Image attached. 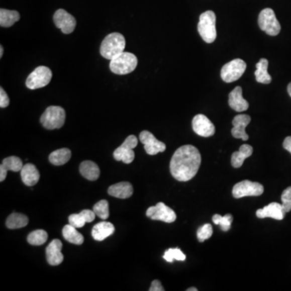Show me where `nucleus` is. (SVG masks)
I'll use <instances>...</instances> for the list:
<instances>
[{"label": "nucleus", "instance_id": "423d86ee", "mask_svg": "<svg viewBox=\"0 0 291 291\" xmlns=\"http://www.w3.org/2000/svg\"><path fill=\"white\" fill-rule=\"evenodd\" d=\"M259 27L269 36H277L281 31V25L277 21L274 11L265 9L260 12L258 17Z\"/></svg>", "mask_w": 291, "mask_h": 291}, {"label": "nucleus", "instance_id": "4c0bfd02", "mask_svg": "<svg viewBox=\"0 0 291 291\" xmlns=\"http://www.w3.org/2000/svg\"><path fill=\"white\" fill-rule=\"evenodd\" d=\"M150 291H164V288L162 285L161 282L159 280H155L151 283V287L149 289Z\"/></svg>", "mask_w": 291, "mask_h": 291}, {"label": "nucleus", "instance_id": "bb28decb", "mask_svg": "<svg viewBox=\"0 0 291 291\" xmlns=\"http://www.w3.org/2000/svg\"><path fill=\"white\" fill-rule=\"evenodd\" d=\"M62 235H63L65 240L70 244L81 245L84 241L83 235L77 231L76 227H73L70 224L66 225L63 227Z\"/></svg>", "mask_w": 291, "mask_h": 291}, {"label": "nucleus", "instance_id": "f8f14e48", "mask_svg": "<svg viewBox=\"0 0 291 291\" xmlns=\"http://www.w3.org/2000/svg\"><path fill=\"white\" fill-rule=\"evenodd\" d=\"M139 140L144 145L145 151L148 155H157L158 153L163 152L166 150V145L158 140L147 130H143L140 133Z\"/></svg>", "mask_w": 291, "mask_h": 291}, {"label": "nucleus", "instance_id": "5701e85b", "mask_svg": "<svg viewBox=\"0 0 291 291\" xmlns=\"http://www.w3.org/2000/svg\"><path fill=\"white\" fill-rule=\"evenodd\" d=\"M21 175L22 181L25 185H35L39 181V171L33 163H27L24 165L21 171Z\"/></svg>", "mask_w": 291, "mask_h": 291}, {"label": "nucleus", "instance_id": "b1692460", "mask_svg": "<svg viewBox=\"0 0 291 291\" xmlns=\"http://www.w3.org/2000/svg\"><path fill=\"white\" fill-rule=\"evenodd\" d=\"M79 172L87 180H96L101 175L99 167L96 163L90 160H86L81 163L79 166Z\"/></svg>", "mask_w": 291, "mask_h": 291}, {"label": "nucleus", "instance_id": "2eb2a0df", "mask_svg": "<svg viewBox=\"0 0 291 291\" xmlns=\"http://www.w3.org/2000/svg\"><path fill=\"white\" fill-rule=\"evenodd\" d=\"M251 122V117L247 114H239L234 118L232 121L233 128L231 130V134L236 139H241L242 140L247 141L248 139V134L246 133L245 129Z\"/></svg>", "mask_w": 291, "mask_h": 291}, {"label": "nucleus", "instance_id": "c756f323", "mask_svg": "<svg viewBox=\"0 0 291 291\" xmlns=\"http://www.w3.org/2000/svg\"><path fill=\"white\" fill-rule=\"evenodd\" d=\"M21 18L20 13L17 11L7 10L2 9L0 10V25L1 27H11Z\"/></svg>", "mask_w": 291, "mask_h": 291}, {"label": "nucleus", "instance_id": "39448f33", "mask_svg": "<svg viewBox=\"0 0 291 291\" xmlns=\"http://www.w3.org/2000/svg\"><path fill=\"white\" fill-rule=\"evenodd\" d=\"M66 120V112L60 106H50L41 117V123L47 130L62 128Z\"/></svg>", "mask_w": 291, "mask_h": 291}, {"label": "nucleus", "instance_id": "e433bc0d", "mask_svg": "<svg viewBox=\"0 0 291 291\" xmlns=\"http://www.w3.org/2000/svg\"><path fill=\"white\" fill-rule=\"evenodd\" d=\"M10 99L3 87L0 88V107L6 108L9 106Z\"/></svg>", "mask_w": 291, "mask_h": 291}, {"label": "nucleus", "instance_id": "4be33fe9", "mask_svg": "<svg viewBox=\"0 0 291 291\" xmlns=\"http://www.w3.org/2000/svg\"><path fill=\"white\" fill-rule=\"evenodd\" d=\"M95 212L90 210H83L79 214H73L69 216V223L76 228H81L86 223H91L95 219Z\"/></svg>", "mask_w": 291, "mask_h": 291}, {"label": "nucleus", "instance_id": "0eeeda50", "mask_svg": "<svg viewBox=\"0 0 291 291\" xmlns=\"http://www.w3.org/2000/svg\"><path fill=\"white\" fill-rule=\"evenodd\" d=\"M52 79V71L47 66H38L29 74L26 79V86L31 90L42 88L50 83Z\"/></svg>", "mask_w": 291, "mask_h": 291}, {"label": "nucleus", "instance_id": "ddd939ff", "mask_svg": "<svg viewBox=\"0 0 291 291\" xmlns=\"http://www.w3.org/2000/svg\"><path fill=\"white\" fill-rule=\"evenodd\" d=\"M54 22L58 29L65 34H70L76 26V21L72 15L63 9H58L54 15Z\"/></svg>", "mask_w": 291, "mask_h": 291}, {"label": "nucleus", "instance_id": "f704fd0d", "mask_svg": "<svg viewBox=\"0 0 291 291\" xmlns=\"http://www.w3.org/2000/svg\"><path fill=\"white\" fill-rule=\"evenodd\" d=\"M213 235V227L210 223H207L205 225L199 227L197 232V236H198V240L199 242L203 243L205 240H208Z\"/></svg>", "mask_w": 291, "mask_h": 291}, {"label": "nucleus", "instance_id": "6ab92c4d", "mask_svg": "<svg viewBox=\"0 0 291 291\" xmlns=\"http://www.w3.org/2000/svg\"><path fill=\"white\" fill-rule=\"evenodd\" d=\"M242 92H243L242 87H236L233 91L230 92L229 101H228L230 107L239 113L246 111L249 107V104L245 99H244Z\"/></svg>", "mask_w": 291, "mask_h": 291}, {"label": "nucleus", "instance_id": "a878e982", "mask_svg": "<svg viewBox=\"0 0 291 291\" xmlns=\"http://www.w3.org/2000/svg\"><path fill=\"white\" fill-rule=\"evenodd\" d=\"M268 62L266 58H261L258 63H256V70L255 72L256 79L258 83L268 84L272 81V77L268 73Z\"/></svg>", "mask_w": 291, "mask_h": 291}, {"label": "nucleus", "instance_id": "6e6552de", "mask_svg": "<svg viewBox=\"0 0 291 291\" xmlns=\"http://www.w3.org/2000/svg\"><path fill=\"white\" fill-rule=\"evenodd\" d=\"M137 145H138V139L136 136L130 135L127 137L124 143L114 151V159L117 161H122L126 164L132 163L135 157L134 149L137 147Z\"/></svg>", "mask_w": 291, "mask_h": 291}, {"label": "nucleus", "instance_id": "c85d7f7f", "mask_svg": "<svg viewBox=\"0 0 291 291\" xmlns=\"http://www.w3.org/2000/svg\"><path fill=\"white\" fill-rule=\"evenodd\" d=\"M29 223L27 216L20 213H13L7 219L6 226L9 229H19L26 227Z\"/></svg>", "mask_w": 291, "mask_h": 291}, {"label": "nucleus", "instance_id": "473e14b6", "mask_svg": "<svg viewBox=\"0 0 291 291\" xmlns=\"http://www.w3.org/2000/svg\"><path fill=\"white\" fill-rule=\"evenodd\" d=\"M93 211L95 215L103 220H106L110 217V209L109 203L106 200H101L93 207Z\"/></svg>", "mask_w": 291, "mask_h": 291}, {"label": "nucleus", "instance_id": "393cba45", "mask_svg": "<svg viewBox=\"0 0 291 291\" xmlns=\"http://www.w3.org/2000/svg\"><path fill=\"white\" fill-rule=\"evenodd\" d=\"M253 152L252 146L248 144L242 145L240 150L234 152L231 155V164L234 167L239 168L243 165L247 158L250 157Z\"/></svg>", "mask_w": 291, "mask_h": 291}, {"label": "nucleus", "instance_id": "f257e3e1", "mask_svg": "<svg viewBox=\"0 0 291 291\" xmlns=\"http://www.w3.org/2000/svg\"><path fill=\"white\" fill-rule=\"evenodd\" d=\"M202 163L199 149L184 145L175 151L170 162V171L176 180L185 182L196 176Z\"/></svg>", "mask_w": 291, "mask_h": 291}, {"label": "nucleus", "instance_id": "c9c22d12", "mask_svg": "<svg viewBox=\"0 0 291 291\" xmlns=\"http://www.w3.org/2000/svg\"><path fill=\"white\" fill-rule=\"evenodd\" d=\"M281 199L284 211L285 213L289 212L291 211V186L283 191Z\"/></svg>", "mask_w": 291, "mask_h": 291}, {"label": "nucleus", "instance_id": "cd10ccee", "mask_svg": "<svg viewBox=\"0 0 291 291\" xmlns=\"http://www.w3.org/2000/svg\"><path fill=\"white\" fill-rule=\"evenodd\" d=\"M71 151L68 148H62L53 151L49 156V160L55 166L64 165L70 160Z\"/></svg>", "mask_w": 291, "mask_h": 291}, {"label": "nucleus", "instance_id": "dca6fc26", "mask_svg": "<svg viewBox=\"0 0 291 291\" xmlns=\"http://www.w3.org/2000/svg\"><path fill=\"white\" fill-rule=\"evenodd\" d=\"M256 217L259 219L271 218L276 220H282L285 218V211L282 205L277 203H272L264 208L259 209L256 213Z\"/></svg>", "mask_w": 291, "mask_h": 291}, {"label": "nucleus", "instance_id": "aec40b11", "mask_svg": "<svg viewBox=\"0 0 291 291\" xmlns=\"http://www.w3.org/2000/svg\"><path fill=\"white\" fill-rule=\"evenodd\" d=\"M134 192L132 184L130 182H120L118 184H113L108 189V193L110 196L117 199H126L132 196Z\"/></svg>", "mask_w": 291, "mask_h": 291}, {"label": "nucleus", "instance_id": "a211bd4d", "mask_svg": "<svg viewBox=\"0 0 291 291\" xmlns=\"http://www.w3.org/2000/svg\"><path fill=\"white\" fill-rule=\"evenodd\" d=\"M23 167V162L17 156L5 158L3 160L2 164L0 166V181L3 182L5 180L8 171L17 172V171H21Z\"/></svg>", "mask_w": 291, "mask_h": 291}, {"label": "nucleus", "instance_id": "412c9836", "mask_svg": "<svg viewBox=\"0 0 291 291\" xmlns=\"http://www.w3.org/2000/svg\"><path fill=\"white\" fill-rule=\"evenodd\" d=\"M115 231V227L110 222H102L94 226L91 231V236L96 241H103L111 236Z\"/></svg>", "mask_w": 291, "mask_h": 291}, {"label": "nucleus", "instance_id": "20e7f679", "mask_svg": "<svg viewBox=\"0 0 291 291\" xmlns=\"http://www.w3.org/2000/svg\"><path fill=\"white\" fill-rule=\"evenodd\" d=\"M138 65V58L134 54L123 52L110 61L112 72L116 74H127L135 70Z\"/></svg>", "mask_w": 291, "mask_h": 291}, {"label": "nucleus", "instance_id": "2f4dec72", "mask_svg": "<svg viewBox=\"0 0 291 291\" xmlns=\"http://www.w3.org/2000/svg\"><path fill=\"white\" fill-rule=\"evenodd\" d=\"M212 220L215 224L221 227L222 231H227L231 229V223L233 222V216L231 214H227L224 216H221L217 214L213 216Z\"/></svg>", "mask_w": 291, "mask_h": 291}, {"label": "nucleus", "instance_id": "ea45409f", "mask_svg": "<svg viewBox=\"0 0 291 291\" xmlns=\"http://www.w3.org/2000/svg\"><path fill=\"white\" fill-rule=\"evenodd\" d=\"M287 91H288V94H289V96L291 97V83L288 84V87H287Z\"/></svg>", "mask_w": 291, "mask_h": 291}, {"label": "nucleus", "instance_id": "f3484780", "mask_svg": "<svg viewBox=\"0 0 291 291\" xmlns=\"http://www.w3.org/2000/svg\"><path fill=\"white\" fill-rule=\"evenodd\" d=\"M62 243L59 240H52L46 248V259L50 265L57 266L63 261L62 253Z\"/></svg>", "mask_w": 291, "mask_h": 291}, {"label": "nucleus", "instance_id": "4468645a", "mask_svg": "<svg viewBox=\"0 0 291 291\" xmlns=\"http://www.w3.org/2000/svg\"><path fill=\"white\" fill-rule=\"evenodd\" d=\"M192 130L199 136L208 138L215 133V127L207 116L198 114L194 117L192 122Z\"/></svg>", "mask_w": 291, "mask_h": 291}, {"label": "nucleus", "instance_id": "58836bf2", "mask_svg": "<svg viewBox=\"0 0 291 291\" xmlns=\"http://www.w3.org/2000/svg\"><path fill=\"white\" fill-rule=\"evenodd\" d=\"M283 147L291 154V136L286 137L283 142Z\"/></svg>", "mask_w": 291, "mask_h": 291}, {"label": "nucleus", "instance_id": "9d476101", "mask_svg": "<svg viewBox=\"0 0 291 291\" xmlns=\"http://www.w3.org/2000/svg\"><path fill=\"white\" fill-rule=\"evenodd\" d=\"M264 192V186L258 182L243 180L235 184L232 194L235 199H241L244 197H258Z\"/></svg>", "mask_w": 291, "mask_h": 291}, {"label": "nucleus", "instance_id": "9b49d317", "mask_svg": "<svg viewBox=\"0 0 291 291\" xmlns=\"http://www.w3.org/2000/svg\"><path fill=\"white\" fill-rule=\"evenodd\" d=\"M147 216L152 220H159L167 223H173L176 219V213L163 203H157L155 207H149Z\"/></svg>", "mask_w": 291, "mask_h": 291}, {"label": "nucleus", "instance_id": "7ed1b4c3", "mask_svg": "<svg viewBox=\"0 0 291 291\" xmlns=\"http://www.w3.org/2000/svg\"><path fill=\"white\" fill-rule=\"evenodd\" d=\"M198 30L203 41L213 43L217 37L216 16L213 11H207L201 15Z\"/></svg>", "mask_w": 291, "mask_h": 291}, {"label": "nucleus", "instance_id": "72a5a7b5", "mask_svg": "<svg viewBox=\"0 0 291 291\" xmlns=\"http://www.w3.org/2000/svg\"><path fill=\"white\" fill-rule=\"evenodd\" d=\"M163 259L170 263L173 262L174 260L184 261L185 260L186 256L180 248H169L163 255Z\"/></svg>", "mask_w": 291, "mask_h": 291}, {"label": "nucleus", "instance_id": "f03ea898", "mask_svg": "<svg viewBox=\"0 0 291 291\" xmlns=\"http://www.w3.org/2000/svg\"><path fill=\"white\" fill-rule=\"evenodd\" d=\"M126 48V39L124 36L119 33H110L102 42L101 46V54L102 57L112 60L113 58L124 52Z\"/></svg>", "mask_w": 291, "mask_h": 291}, {"label": "nucleus", "instance_id": "a19ab883", "mask_svg": "<svg viewBox=\"0 0 291 291\" xmlns=\"http://www.w3.org/2000/svg\"><path fill=\"white\" fill-rule=\"evenodd\" d=\"M3 54H4V47L3 46H0V58H2Z\"/></svg>", "mask_w": 291, "mask_h": 291}, {"label": "nucleus", "instance_id": "79ce46f5", "mask_svg": "<svg viewBox=\"0 0 291 291\" xmlns=\"http://www.w3.org/2000/svg\"><path fill=\"white\" fill-rule=\"evenodd\" d=\"M187 291H198V289L195 288V287H191V288H188V289H187Z\"/></svg>", "mask_w": 291, "mask_h": 291}, {"label": "nucleus", "instance_id": "7c9ffc66", "mask_svg": "<svg viewBox=\"0 0 291 291\" xmlns=\"http://www.w3.org/2000/svg\"><path fill=\"white\" fill-rule=\"evenodd\" d=\"M47 240L48 233L44 230H36L29 234L28 236V242L31 245H42L47 241Z\"/></svg>", "mask_w": 291, "mask_h": 291}, {"label": "nucleus", "instance_id": "1a4fd4ad", "mask_svg": "<svg viewBox=\"0 0 291 291\" xmlns=\"http://www.w3.org/2000/svg\"><path fill=\"white\" fill-rule=\"evenodd\" d=\"M247 64L240 58L231 61L223 66L221 78L226 83H232L238 80L244 74Z\"/></svg>", "mask_w": 291, "mask_h": 291}]
</instances>
